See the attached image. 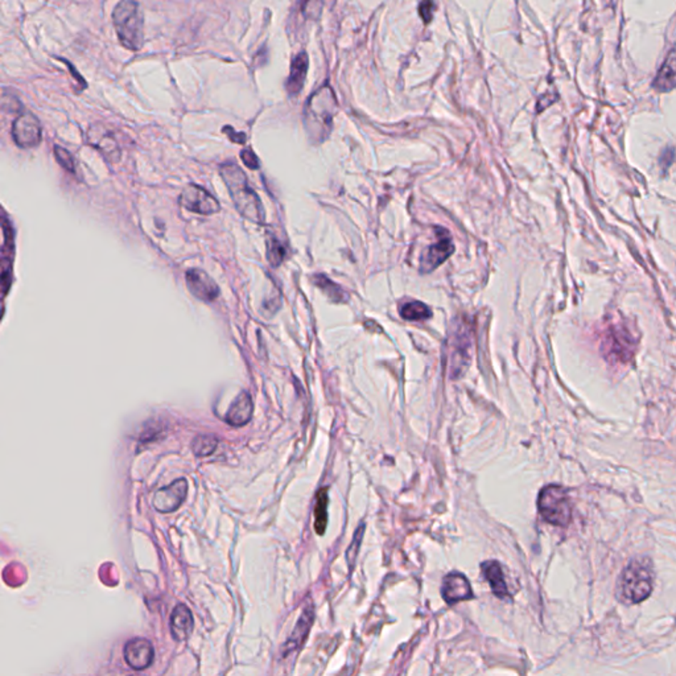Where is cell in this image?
I'll return each instance as SVG.
<instances>
[{
    "label": "cell",
    "instance_id": "obj_1",
    "mask_svg": "<svg viewBox=\"0 0 676 676\" xmlns=\"http://www.w3.org/2000/svg\"><path fill=\"white\" fill-rule=\"evenodd\" d=\"M220 172L239 214L254 223L263 225L266 221L263 205L259 196L248 184L246 173L242 168L236 163H225L221 166Z\"/></svg>",
    "mask_w": 676,
    "mask_h": 676
},
{
    "label": "cell",
    "instance_id": "obj_2",
    "mask_svg": "<svg viewBox=\"0 0 676 676\" xmlns=\"http://www.w3.org/2000/svg\"><path fill=\"white\" fill-rule=\"evenodd\" d=\"M654 587V572L649 559L632 560L625 568L615 588L622 604H638L649 597Z\"/></svg>",
    "mask_w": 676,
    "mask_h": 676
},
{
    "label": "cell",
    "instance_id": "obj_3",
    "mask_svg": "<svg viewBox=\"0 0 676 676\" xmlns=\"http://www.w3.org/2000/svg\"><path fill=\"white\" fill-rule=\"evenodd\" d=\"M113 21L124 48L139 51L144 41V18L141 6L132 0L119 1L113 11Z\"/></svg>",
    "mask_w": 676,
    "mask_h": 676
},
{
    "label": "cell",
    "instance_id": "obj_4",
    "mask_svg": "<svg viewBox=\"0 0 676 676\" xmlns=\"http://www.w3.org/2000/svg\"><path fill=\"white\" fill-rule=\"evenodd\" d=\"M637 348V338L632 328L625 324H612L606 328L601 340V351L610 363H626L632 360Z\"/></svg>",
    "mask_w": 676,
    "mask_h": 676
},
{
    "label": "cell",
    "instance_id": "obj_5",
    "mask_svg": "<svg viewBox=\"0 0 676 676\" xmlns=\"http://www.w3.org/2000/svg\"><path fill=\"white\" fill-rule=\"evenodd\" d=\"M538 509L545 522L553 526H568L571 522V501L567 490L559 485H548L538 498Z\"/></svg>",
    "mask_w": 676,
    "mask_h": 676
},
{
    "label": "cell",
    "instance_id": "obj_6",
    "mask_svg": "<svg viewBox=\"0 0 676 676\" xmlns=\"http://www.w3.org/2000/svg\"><path fill=\"white\" fill-rule=\"evenodd\" d=\"M336 107L337 102L332 89L329 86L318 89L308 102L306 113L308 128L312 127L313 133L316 132L320 136H324L323 130L326 128L328 132L331 130Z\"/></svg>",
    "mask_w": 676,
    "mask_h": 676
},
{
    "label": "cell",
    "instance_id": "obj_7",
    "mask_svg": "<svg viewBox=\"0 0 676 676\" xmlns=\"http://www.w3.org/2000/svg\"><path fill=\"white\" fill-rule=\"evenodd\" d=\"M438 241L428 247L420 256V273H432L444 263L455 251L450 234L445 228H436Z\"/></svg>",
    "mask_w": 676,
    "mask_h": 676
},
{
    "label": "cell",
    "instance_id": "obj_8",
    "mask_svg": "<svg viewBox=\"0 0 676 676\" xmlns=\"http://www.w3.org/2000/svg\"><path fill=\"white\" fill-rule=\"evenodd\" d=\"M180 203L185 209L203 216H211L221 211L217 198L198 185H186L180 196Z\"/></svg>",
    "mask_w": 676,
    "mask_h": 676
},
{
    "label": "cell",
    "instance_id": "obj_9",
    "mask_svg": "<svg viewBox=\"0 0 676 676\" xmlns=\"http://www.w3.org/2000/svg\"><path fill=\"white\" fill-rule=\"evenodd\" d=\"M41 124L35 115H19L12 124V138L20 148H34L41 141Z\"/></svg>",
    "mask_w": 676,
    "mask_h": 676
},
{
    "label": "cell",
    "instance_id": "obj_10",
    "mask_svg": "<svg viewBox=\"0 0 676 676\" xmlns=\"http://www.w3.org/2000/svg\"><path fill=\"white\" fill-rule=\"evenodd\" d=\"M448 345L450 348L449 350V368H450V377H461V374L465 371L469 363V354H470V338L468 332H464L463 328H458L456 334L448 338Z\"/></svg>",
    "mask_w": 676,
    "mask_h": 676
},
{
    "label": "cell",
    "instance_id": "obj_11",
    "mask_svg": "<svg viewBox=\"0 0 676 676\" xmlns=\"http://www.w3.org/2000/svg\"><path fill=\"white\" fill-rule=\"evenodd\" d=\"M186 492H188L186 480L185 478L176 480L175 483H171L169 486L158 489V492L155 493L152 505L158 513H164V514L173 513L183 505L186 497Z\"/></svg>",
    "mask_w": 676,
    "mask_h": 676
},
{
    "label": "cell",
    "instance_id": "obj_12",
    "mask_svg": "<svg viewBox=\"0 0 676 676\" xmlns=\"http://www.w3.org/2000/svg\"><path fill=\"white\" fill-rule=\"evenodd\" d=\"M186 287L191 291L194 298L202 301H213L220 295V288L217 283L211 279V276L200 268H191L185 273Z\"/></svg>",
    "mask_w": 676,
    "mask_h": 676
},
{
    "label": "cell",
    "instance_id": "obj_13",
    "mask_svg": "<svg viewBox=\"0 0 676 676\" xmlns=\"http://www.w3.org/2000/svg\"><path fill=\"white\" fill-rule=\"evenodd\" d=\"M124 659L136 671L150 667L155 659V649L148 640L133 638L124 646Z\"/></svg>",
    "mask_w": 676,
    "mask_h": 676
},
{
    "label": "cell",
    "instance_id": "obj_14",
    "mask_svg": "<svg viewBox=\"0 0 676 676\" xmlns=\"http://www.w3.org/2000/svg\"><path fill=\"white\" fill-rule=\"evenodd\" d=\"M441 595L448 604L453 605L460 601L473 597V590L470 582L463 573L452 572L443 580Z\"/></svg>",
    "mask_w": 676,
    "mask_h": 676
},
{
    "label": "cell",
    "instance_id": "obj_15",
    "mask_svg": "<svg viewBox=\"0 0 676 676\" xmlns=\"http://www.w3.org/2000/svg\"><path fill=\"white\" fill-rule=\"evenodd\" d=\"M88 141L94 146L109 161L116 163L121 158V148L114 135L105 127L91 126L88 132Z\"/></svg>",
    "mask_w": 676,
    "mask_h": 676
},
{
    "label": "cell",
    "instance_id": "obj_16",
    "mask_svg": "<svg viewBox=\"0 0 676 676\" xmlns=\"http://www.w3.org/2000/svg\"><path fill=\"white\" fill-rule=\"evenodd\" d=\"M313 618H315V609H313V605H307L304 607L303 613L300 615L299 621L298 624L295 626L293 632L291 634L288 641L284 643V649H283V655L287 657L290 652L292 651L298 650L303 643L307 640L308 634H309V630L312 627V624H313Z\"/></svg>",
    "mask_w": 676,
    "mask_h": 676
},
{
    "label": "cell",
    "instance_id": "obj_17",
    "mask_svg": "<svg viewBox=\"0 0 676 676\" xmlns=\"http://www.w3.org/2000/svg\"><path fill=\"white\" fill-rule=\"evenodd\" d=\"M193 615L184 604L175 606L171 615V634L177 642L186 641L193 632Z\"/></svg>",
    "mask_w": 676,
    "mask_h": 676
},
{
    "label": "cell",
    "instance_id": "obj_18",
    "mask_svg": "<svg viewBox=\"0 0 676 676\" xmlns=\"http://www.w3.org/2000/svg\"><path fill=\"white\" fill-rule=\"evenodd\" d=\"M652 88L659 93H668L676 88V46L667 53L666 60L652 82Z\"/></svg>",
    "mask_w": 676,
    "mask_h": 676
},
{
    "label": "cell",
    "instance_id": "obj_19",
    "mask_svg": "<svg viewBox=\"0 0 676 676\" xmlns=\"http://www.w3.org/2000/svg\"><path fill=\"white\" fill-rule=\"evenodd\" d=\"M254 411L253 400L247 393H241L236 398L226 413V422L233 427H242L250 422Z\"/></svg>",
    "mask_w": 676,
    "mask_h": 676
},
{
    "label": "cell",
    "instance_id": "obj_20",
    "mask_svg": "<svg viewBox=\"0 0 676 676\" xmlns=\"http://www.w3.org/2000/svg\"><path fill=\"white\" fill-rule=\"evenodd\" d=\"M308 65H309V60H308L307 53L304 51L300 52L296 57H293L291 64L290 77L286 84V88L290 96H298L301 91L307 79Z\"/></svg>",
    "mask_w": 676,
    "mask_h": 676
},
{
    "label": "cell",
    "instance_id": "obj_21",
    "mask_svg": "<svg viewBox=\"0 0 676 676\" xmlns=\"http://www.w3.org/2000/svg\"><path fill=\"white\" fill-rule=\"evenodd\" d=\"M483 577L488 580L492 592L497 597H508L509 590H508V584L505 581V576L502 572L501 564L498 562H485L481 565Z\"/></svg>",
    "mask_w": 676,
    "mask_h": 676
},
{
    "label": "cell",
    "instance_id": "obj_22",
    "mask_svg": "<svg viewBox=\"0 0 676 676\" xmlns=\"http://www.w3.org/2000/svg\"><path fill=\"white\" fill-rule=\"evenodd\" d=\"M328 489L324 488L317 493L315 505V530L318 535L326 534L328 525Z\"/></svg>",
    "mask_w": 676,
    "mask_h": 676
},
{
    "label": "cell",
    "instance_id": "obj_23",
    "mask_svg": "<svg viewBox=\"0 0 676 676\" xmlns=\"http://www.w3.org/2000/svg\"><path fill=\"white\" fill-rule=\"evenodd\" d=\"M399 313L407 321H423V320H428L432 316V312L428 306H425L422 301H415V300L405 301L399 309Z\"/></svg>",
    "mask_w": 676,
    "mask_h": 676
},
{
    "label": "cell",
    "instance_id": "obj_24",
    "mask_svg": "<svg viewBox=\"0 0 676 676\" xmlns=\"http://www.w3.org/2000/svg\"><path fill=\"white\" fill-rule=\"evenodd\" d=\"M313 283L316 284L318 288L326 292L328 298L333 300L334 303H346L348 300V293L331 279H328L326 275H316L313 278Z\"/></svg>",
    "mask_w": 676,
    "mask_h": 676
},
{
    "label": "cell",
    "instance_id": "obj_25",
    "mask_svg": "<svg viewBox=\"0 0 676 676\" xmlns=\"http://www.w3.org/2000/svg\"><path fill=\"white\" fill-rule=\"evenodd\" d=\"M287 256V250L278 238H267V259L273 267H278L283 263Z\"/></svg>",
    "mask_w": 676,
    "mask_h": 676
},
{
    "label": "cell",
    "instance_id": "obj_26",
    "mask_svg": "<svg viewBox=\"0 0 676 676\" xmlns=\"http://www.w3.org/2000/svg\"><path fill=\"white\" fill-rule=\"evenodd\" d=\"M217 447V439L211 436H198L193 441V450L197 456H208Z\"/></svg>",
    "mask_w": 676,
    "mask_h": 676
},
{
    "label": "cell",
    "instance_id": "obj_27",
    "mask_svg": "<svg viewBox=\"0 0 676 676\" xmlns=\"http://www.w3.org/2000/svg\"><path fill=\"white\" fill-rule=\"evenodd\" d=\"M54 156H56V160L59 161V164L64 169H66L71 173L76 172V163H74V158L71 156L69 151L62 148L60 146H56L54 147Z\"/></svg>",
    "mask_w": 676,
    "mask_h": 676
},
{
    "label": "cell",
    "instance_id": "obj_28",
    "mask_svg": "<svg viewBox=\"0 0 676 676\" xmlns=\"http://www.w3.org/2000/svg\"><path fill=\"white\" fill-rule=\"evenodd\" d=\"M241 158L243 164L250 169H258L259 168V160L256 158L254 152L251 150H243L241 152Z\"/></svg>",
    "mask_w": 676,
    "mask_h": 676
},
{
    "label": "cell",
    "instance_id": "obj_29",
    "mask_svg": "<svg viewBox=\"0 0 676 676\" xmlns=\"http://www.w3.org/2000/svg\"><path fill=\"white\" fill-rule=\"evenodd\" d=\"M436 9V4L432 1H423L419 6V14L422 16L424 23H430L433 16V11Z\"/></svg>",
    "mask_w": 676,
    "mask_h": 676
},
{
    "label": "cell",
    "instance_id": "obj_30",
    "mask_svg": "<svg viewBox=\"0 0 676 676\" xmlns=\"http://www.w3.org/2000/svg\"><path fill=\"white\" fill-rule=\"evenodd\" d=\"M223 132H225V133H228V138H230L231 141H234V143L243 144V143L246 141V135H245V133L236 131V130H234V128H231L230 126H226V127L223 128Z\"/></svg>",
    "mask_w": 676,
    "mask_h": 676
}]
</instances>
